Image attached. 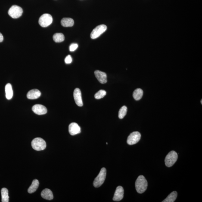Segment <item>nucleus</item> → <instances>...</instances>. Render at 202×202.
Instances as JSON below:
<instances>
[{"mask_svg":"<svg viewBox=\"0 0 202 202\" xmlns=\"http://www.w3.org/2000/svg\"><path fill=\"white\" fill-rule=\"evenodd\" d=\"M202 100H201V104H202Z\"/></svg>","mask_w":202,"mask_h":202,"instance_id":"nucleus-28","label":"nucleus"},{"mask_svg":"<svg viewBox=\"0 0 202 202\" xmlns=\"http://www.w3.org/2000/svg\"><path fill=\"white\" fill-rule=\"evenodd\" d=\"M178 158L177 153L175 151L170 152L166 156L165 159V163L166 166L170 167L175 164Z\"/></svg>","mask_w":202,"mask_h":202,"instance_id":"nucleus-4","label":"nucleus"},{"mask_svg":"<svg viewBox=\"0 0 202 202\" xmlns=\"http://www.w3.org/2000/svg\"><path fill=\"white\" fill-rule=\"evenodd\" d=\"M94 74L96 78L100 83L104 84L107 83V74L98 70L95 71Z\"/></svg>","mask_w":202,"mask_h":202,"instance_id":"nucleus-13","label":"nucleus"},{"mask_svg":"<svg viewBox=\"0 0 202 202\" xmlns=\"http://www.w3.org/2000/svg\"><path fill=\"white\" fill-rule=\"evenodd\" d=\"M64 35L61 33H55L53 36V39L54 42L56 43L62 42L64 40Z\"/></svg>","mask_w":202,"mask_h":202,"instance_id":"nucleus-22","label":"nucleus"},{"mask_svg":"<svg viewBox=\"0 0 202 202\" xmlns=\"http://www.w3.org/2000/svg\"><path fill=\"white\" fill-rule=\"evenodd\" d=\"M65 62L66 64H69L72 63V59L70 55H68L65 59Z\"/></svg>","mask_w":202,"mask_h":202,"instance_id":"nucleus-26","label":"nucleus"},{"mask_svg":"<svg viewBox=\"0 0 202 202\" xmlns=\"http://www.w3.org/2000/svg\"><path fill=\"white\" fill-rule=\"evenodd\" d=\"M4 40V37L2 33H0V42H2Z\"/></svg>","mask_w":202,"mask_h":202,"instance_id":"nucleus-27","label":"nucleus"},{"mask_svg":"<svg viewBox=\"0 0 202 202\" xmlns=\"http://www.w3.org/2000/svg\"><path fill=\"white\" fill-rule=\"evenodd\" d=\"M61 23L63 27H72L74 24V21L73 19L70 18H64L62 19Z\"/></svg>","mask_w":202,"mask_h":202,"instance_id":"nucleus-16","label":"nucleus"},{"mask_svg":"<svg viewBox=\"0 0 202 202\" xmlns=\"http://www.w3.org/2000/svg\"><path fill=\"white\" fill-rule=\"evenodd\" d=\"M2 202H8L9 197L8 196V191L6 188H3L1 190Z\"/></svg>","mask_w":202,"mask_h":202,"instance_id":"nucleus-20","label":"nucleus"},{"mask_svg":"<svg viewBox=\"0 0 202 202\" xmlns=\"http://www.w3.org/2000/svg\"><path fill=\"white\" fill-rule=\"evenodd\" d=\"M41 95V92L38 89H33L29 91L27 93V97L29 99H36L39 98Z\"/></svg>","mask_w":202,"mask_h":202,"instance_id":"nucleus-14","label":"nucleus"},{"mask_svg":"<svg viewBox=\"0 0 202 202\" xmlns=\"http://www.w3.org/2000/svg\"><path fill=\"white\" fill-rule=\"evenodd\" d=\"M136 190L139 194H142L147 190V180L142 175H140L137 179L135 183Z\"/></svg>","mask_w":202,"mask_h":202,"instance_id":"nucleus-1","label":"nucleus"},{"mask_svg":"<svg viewBox=\"0 0 202 202\" xmlns=\"http://www.w3.org/2000/svg\"><path fill=\"white\" fill-rule=\"evenodd\" d=\"M78 48V45L77 44H72L69 47V50L70 51L73 52L77 49Z\"/></svg>","mask_w":202,"mask_h":202,"instance_id":"nucleus-25","label":"nucleus"},{"mask_svg":"<svg viewBox=\"0 0 202 202\" xmlns=\"http://www.w3.org/2000/svg\"><path fill=\"white\" fill-rule=\"evenodd\" d=\"M6 97L8 100H11L13 97V92L12 87L11 84H7L5 86Z\"/></svg>","mask_w":202,"mask_h":202,"instance_id":"nucleus-17","label":"nucleus"},{"mask_svg":"<svg viewBox=\"0 0 202 202\" xmlns=\"http://www.w3.org/2000/svg\"><path fill=\"white\" fill-rule=\"evenodd\" d=\"M107 175V169L103 168L100 170L99 173L94 179L93 185L95 188H98L101 186L105 181Z\"/></svg>","mask_w":202,"mask_h":202,"instance_id":"nucleus-2","label":"nucleus"},{"mask_svg":"<svg viewBox=\"0 0 202 202\" xmlns=\"http://www.w3.org/2000/svg\"><path fill=\"white\" fill-rule=\"evenodd\" d=\"M73 97L75 103L79 107H81L83 105L82 98L81 92L78 88H76L73 92Z\"/></svg>","mask_w":202,"mask_h":202,"instance_id":"nucleus-9","label":"nucleus"},{"mask_svg":"<svg viewBox=\"0 0 202 202\" xmlns=\"http://www.w3.org/2000/svg\"><path fill=\"white\" fill-rule=\"evenodd\" d=\"M178 193L176 191H173L169 195L166 199L163 202H174L177 197Z\"/></svg>","mask_w":202,"mask_h":202,"instance_id":"nucleus-19","label":"nucleus"},{"mask_svg":"<svg viewBox=\"0 0 202 202\" xmlns=\"http://www.w3.org/2000/svg\"><path fill=\"white\" fill-rule=\"evenodd\" d=\"M141 134L139 132H132L128 137L127 144L130 145L136 144L141 139Z\"/></svg>","mask_w":202,"mask_h":202,"instance_id":"nucleus-8","label":"nucleus"},{"mask_svg":"<svg viewBox=\"0 0 202 202\" xmlns=\"http://www.w3.org/2000/svg\"><path fill=\"white\" fill-rule=\"evenodd\" d=\"M107 29V26L105 25H100L97 26L91 32L90 35L91 38L92 39H95L98 38L100 35L106 31Z\"/></svg>","mask_w":202,"mask_h":202,"instance_id":"nucleus-7","label":"nucleus"},{"mask_svg":"<svg viewBox=\"0 0 202 202\" xmlns=\"http://www.w3.org/2000/svg\"><path fill=\"white\" fill-rule=\"evenodd\" d=\"M143 95V91L140 88H138L134 91L133 97L134 99L136 100L141 99Z\"/></svg>","mask_w":202,"mask_h":202,"instance_id":"nucleus-21","label":"nucleus"},{"mask_svg":"<svg viewBox=\"0 0 202 202\" xmlns=\"http://www.w3.org/2000/svg\"><path fill=\"white\" fill-rule=\"evenodd\" d=\"M124 190L123 187L118 186L116 189L113 200L115 201H119L123 198Z\"/></svg>","mask_w":202,"mask_h":202,"instance_id":"nucleus-11","label":"nucleus"},{"mask_svg":"<svg viewBox=\"0 0 202 202\" xmlns=\"http://www.w3.org/2000/svg\"><path fill=\"white\" fill-rule=\"evenodd\" d=\"M32 110L35 114L38 115L45 114L47 112L46 107L45 106L39 104H36L33 106Z\"/></svg>","mask_w":202,"mask_h":202,"instance_id":"nucleus-10","label":"nucleus"},{"mask_svg":"<svg viewBox=\"0 0 202 202\" xmlns=\"http://www.w3.org/2000/svg\"><path fill=\"white\" fill-rule=\"evenodd\" d=\"M69 131L70 135H74L80 133L81 128L77 123L73 122L69 125Z\"/></svg>","mask_w":202,"mask_h":202,"instance_id":"nucleus-12","label":"nucleus"},{"mask_svg":"<svg viewBox=\"0 0 202 202\" xmlns=\"http://www.w3.org/2000/svg\"><path fill=\"white\" fill-rule=\"evenodd\" d=\"M39 181L37 179H35L32 182V185L29 187L28 189V192L29 194H32L36 192L39 186Z\"/></svg>","mask_w":202,"mask_h":202,"instance_id":"nucleus-18","label":"nucleus"},{"mask_svg":"<svg viewBox=\"0 0 202 202\" xmlns=\"http://www.w3.org/2000/svg\"><path fill=\"white\" fill-rule=\"evenodd\" d=\"M41 196L42 198L48 200H53L54 197L52 192L47 188L43 190L41 193Z\"/></svg>","mask_w":202,"mask_h":202,"instance_id":"nucleus-15","label":"nucleus"},{"mask_svg":"<svg viewBox=\"0 0 202 202\" xmlns=\"http://www.w3.org/2000/svg\"><path fill=\"white\" fill-rule=\"evenodd\" d=\"M53 21V17L51 15L45 14L42 15L40 17L39 23L41 27H46L51 25Z\"/></svg>","mask_w":202,"mask_h":202,"instance_id":"nucleus-6","label":"nucleus"},{"mask_svg":"<svg viewBox=\"0 0 202 202\" xmlns=\"http://www.w3.org/2000/svg\"><path fill=\"white\" fill-rule=\"evenodd\" d=\"M107 144H108V143H107Z\"/></svg>","mask_w":202,"mask_h":202,"instance_id":"nucleus-29","label":"nucleus"},{"mask_svg":"<svg viewBox=\"0 0 202 202\" xmlns=\"http://www.w3.org/2000/svg\"><path fill=\"white\" fill-rule=\"evenodd\" d=\"M23 10L21 7L17 5H13L9 10L8 13L10 17L13 18H17L22 16Z\"/></svg>","mask_w":202,"mask_h":202,"instance_id":"nucleus-5","label":"nucleus"},{"mask_svg":"<svg viewBox=\"0 0 202 202\" xmlns=\"http://www.w3.org/2000/svg\"><path fill=\"white\" fill-rule=\"evenodd\" d=\"M127 111V108L126 106H124L121 107L119 110L118 117L119 119H123L126 115Z\"/></svg>","mask_w":202,"mask_h":202,"instance_id":"nucleus-23","label":"nucleus"},{"mask_svg":"<svg viewBox=\"0 0 202 202\" xmlns=\"http://www.w3.org/2000/svg\"><path fill=\"white\" fill-rule=\"evenodd\" d=\"M107 92L104 90H100L95 94L94 97L97 99H100L105 96Z\"/></svg>","mask_w":202,"mask_h":202,"instance_id":"nucleus-24","label":"nucleus"},{"mask_svg":"<svg viewBox=\"0 0 202 202\" xmlns=\"http://www.w3.org/2000/svg\"><path fill=\"white\" fill-rule=\"evenodd\" d=\"M31 145L32 148L37 151L44 150L46 147V143L45 141L40 138L34 139L32 141Z\"/></svg>","mask_w":202,"mask_h":202,"instance_id":"nucleus-3","label":"nucleus"}]
</instances>
